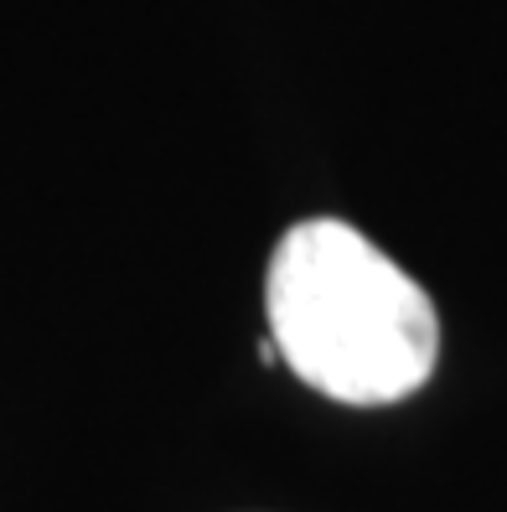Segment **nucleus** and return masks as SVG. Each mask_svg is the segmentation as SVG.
Returning a JSON list of instances; mask_svg holds the SVG:
<instances>
[{"label":"nucleus","instance_id":"1","mask_svg":"<svg viewBox=\"0 0 507 512\" xmlns=\"http://www.w3.org/2000/svg\"><path fill=\"white\" fill-rule=\"evenodd\" d=\"M270 337L285 368L337 404H399L440 352L430 295L352 223H295L264 280Z\"/></svg>","mask_w":507,"mask_h":512}]
</instances>
